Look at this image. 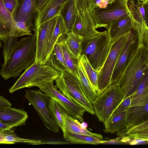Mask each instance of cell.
Returning <instances> with one entry per match:
<instances>
[{
	"instance_id": "obj_26",
	"label": "cell",
	"mask_w": 148,
	"mask_h": 148,
	"mask_svg": "<svg viewBox=\"0 0 148 148\" xmlns=\"http://www.w3.org/2000/svg\"><path fill=\"white\" fill-rule=\"evenodd\" d=\"M83 38L72 32L66 35L65 42L70 52L76 58L79 59L81 55Z\"/></svg>"
},
{
	"instance_id": "obj_9",
	"label": "cell",
	"mask_w": 148,
	"mask_h": 148,
	"mask_svg": "<svg viewBox=\"0 0 148 148\" xmlns=\"http://www.w3.org/2000/svg\"><path fill=\"white\" fill-rule=\"evenodd\" d=\"M90 12L96 28L103 27L106 29L115 20L131 16L127 7L126 0H114L105 8H91Z\"/></svg>"
},
{
	"instance_id": "obj_20",
	"label": "cell",
	"mask_w": 148,
	"mask_h": 148,
	"mask_svg": "<svg viewBox=\"0 0 148 148\" xmlns=\"http://www.w3.org/2000/svg\"><path fill=\"white\" fill-rule=\"evenodd\" d=\"M127 127L136 125L148 121V102L129 106L126 109Z\"/></svg>"
},
{
	"instance_id": "obj_5",
	"label": "cell",
	"mask_w": 148,
	"mask_h": 148,
	"mask_svg": "<svg viewBox=\"0 0 148 148\" xmlns=\"http://www.w3.org/2000/svg\"><path fill=\"white\" fill-rule=\"evenodd\" d=\"M124 97V94L118 83L111 84L98 95L92 104L95 114L104 125Z\"/></svg>"
},
{
	"instance_id": "obj_44",
	"label": "cell",
	"mask_w": 148,
	"mask_h": 148,
	"mask_svg": "<svg viewBox=\"0 0 148 148\" xmlns=\"http://www.w3.org/2000/svg\"><path fill=\"white\" fill-rule=\"evenodd\" d=\"M81 126L84 129H86L88 127V124L86 123L83 122L81 123Z\"/></svg>"
},
{
	"instance_id": "obj_19",
	"label": "cell",
	"mask_w": 148,
	"mask_h": 148,
	"mask_svg": "<svg viewBox=\"0 0 148 148\" xmlns=\"http://www.w3.org/2000/svg\"><path fill=\"white\" fill-rule=\"evenodd\" d=\"M128 10L134 23L148 27V4L139 0H126Z\"/></svg>"
},
{
	"instance_id": "obj_25",
	"label": "cell",
	"mask_w": 148,
	"mask_h": 148,
	"mask_svg": "<svg viewBox=\"0 0 148 148\" xmlns=\"http://www.w3.org/2000/svg\"><path fill=\"white\" fill-rule=\"evenodd\" d=\"M78 74V78L81 89L85 96L92 104L97 98L98 95L91 84L79 60Z\"/></svg>"
},
{
	"instance_id": "obj_39",
	"label": "cell",
	"mask_w": 148,
	"mask_h": 148,
	"mask_svg": "<svg viewBox=\"0 0 148 148\" xmlns=\"http://www.w3.org/2000/svg\"><path fill=\"white\" fill-rule=\"evenodd\" d=\"M114 0H95L91 8L102 9L106 8L108 5L112 2Z\"/></svg>"
},
{
	"instance_id": "obj_14",
	"label": "cell",
	"mask_w": 148,
	"mask_h": 148,
	"mask_svg": "<svg viewBox=\"0 0 148 148\" xmlns=\"http://www.w3.org/2000/svg\"><path fill=\"white\" fill-rule=\"evenodd\" d=\"M16 0V6L12 15L13 19L15 21L25 23L27 27L34 31L32 22L37 14L35 8L36 0Z\"/></svg>"
},
{
	"instance_id": "obj_45",
	"label": "cell",
	"mask_w": 148,
	"mask_h": 148,
	"mask_svg": "<svg viewBox=\"0 0 148 148\" xmlns=\"http://www.w3.org/2000/svg\"><path fill=\"white\" fill-rule=\"evenodd\" d=\"M146 4H148V0H139Z\"/></svg>"
},
{
	"instance_id": "obj_32",
	"label": "cell",
	"mask_w": 148,
	"mask_h": 148,
	"mask_svg": "<svg viewBox=\"0 0 148 148\" xmlns=\"http://www.w3.org/2000/svg\"><path fill=\"white\" fill-rule=\"evenodd\" d=\"M49 105L56 122L62 131L64 138L66 133L65 115L67 112L62 107L51 98L49 99Z\"/></svg>"
},
{
	"instance_id": "obj_33",
	"label": "cell",
	"mask_w": 148,
	"mask_h": 148,
	"mask_svg": "<svg viewBox=\"0 0 148 148\" xmlns=\"http://www.w3.org/2000/svg\"><path fill=\"white\" fill-rule=\"evenodd\" d=\"M106 132L112 134L127 127L126 110L114 116L110 122L105 126Z\"/></svg>"
},
{
	"instance_id": "obj_7",
	"label": "cell",
	"mask_w": 148,
	"mask_h": 148,
	"mask_svg": "<svg viewBox=\"0 0 148 148\" xmlns=\"http://www.w3.org/2000/svg\"><path fill=\"white\" fill-rule=\"evenodd\" d=\"M25 97L32 105L49 130L55 133L60 131V127L49 106L50 97L40 89L25 90Z\"/></svg>"
},
{
	"instance_id": "obj_37",
	"label": "cell",
	"mask_w": 148,
	"mask_h": 148,
	"mask_svg": "<svg viewBox=\"0 0 148 148\" xmlns=\"http://www.w3.org/2000/svg\"><path fill=\"white\" fill-rule=\"evenodd\" d=\"M95 0H75L78 9L84 12L90 10L92 4Z\"/></svg>"
},
{
	"instance_id": "obj_6",
	"label": "cell",
	"mask_w": 148,
	"mask_h": 148,
	"mask_svg": "<svg viewBox=\"0 0 148 148\" xmlns=\"http://www.w3.org/2000/svg\"><path fill=\"white\" fill-rule=\"evenodd\" d=\"M55 80L56 86L69 100L84 108L92 115L95 114L92 104L83 93L78 78L71 73L63 71Z\"/></svg>"
},
{
	"instance_id": "obj_35",
	"label": "cell",
	"mask_w": 148,
	"mask_h": 148,
	"mask_svg": "<svg viewBox=\"0 0 148 148\" xmlns=\"http://www.w3.org/2000/svg\"><path fill=\"white\" fill-rule=\"evenodd\" d=\"M18 41L17 37L10 36L3 42L4 46L3 55L4 62H5L9 57L13 48Z\"/></svg>"
},
{
	"instance_id": "obj_15",
	"label": "cell",
	"mask_w": 148,
	"mask_h": 148,
	"mask_svg": "<svg viewBox=\"0 0 148 148\" xmlns=\"http://www.w3.org/2000/svg\"><path fill=\"white\" fill-rule=\"evenodd\" d=\"M68 0H48L37 13L34 22L35 31L46 22L59 15Z\"/></svg>"
},
{
	"instance_id": "obj_17",
	"label": "cell",
	"mask_w": 148,
	"mask_h": 148,
	"mask_svg": "<svg viewBox=\"0 0 148 148\" xmlns=\"http://www.w3.org/2000/svg\"><path fill=\"white\" fill-rule=\"evenodd\" d=\"M28 117L27 112L22 109L0 107V121L12 128L25 125Z\"/></svg>"
},
{
	"instance_id": "obj_38",
	"label": "cell",
	"mask_w": 148,
	"mask_h": 148,
	"mask_svg": "<svg viewBox=\"0 0 148 148\" xmlns=\"http://www.w3.org/2000/svg\"><path fill=\"white\" fill-rule=\"evenodd\" d=\"M128 138L121 137H119L115 139L109 140H100L99 144H122L129 143Z\"/></svg>"
},
{
	"instance_id": "obj_11",
	"label": "cell",
	"mask_w": 148,
	"mask_h": 148,
	"mask_svg": "<svg viewBox=\"0 0 148 148\" xmlns=\"http://www.w3.org/2000/svg\"><path fill=\"white\" fill-rule=\"evenodd\" d=\"M139 44L138 32L134 28L130 32L125 43L120 53L112 75L111 84L118 83Z\"/></svg>"
},
{
	"instance_id": "obj_4",
	"label": "cell",
	"mask_w": 148,
	"mask_h": 148,
	"mask_svg": "<svg viewBox=\"0 0 148 148\" xmlns=\"http://www.w3.org/2000/svg\"><path fill=\"white\" fill-rule=\"evenodd\" d=\"M60 72L46 64L34 62L25 70L14 84L9 90L12 93L24 88H30L49 80L55 81L60 75Z\"/></svg>"
},
{
	"instance_id": "obj_22",
	"label": "cell",
	"mask_w": 148,
	"mask_h": 148,
	"mask_svg": "<svg viewBox=\"0 0 148 148\" xmlns=\"http://www.w3.org/2000/svg\"><path fill=\"white\" fill-rule=\"evenodd\" d=\"M117 132L119 137L148 141V121Z\"/></svg>"
},
{
	"instance_id": "obj_27",
	"label": "cell",
	"mask_w": 148,
	"mask_h": 148,
	"mask_svg": "<svg viewBox=\"0 0 148 148\" xmlns=\"http://www.w3.org/2000/svg\"><path fill=\"white\" fill-rule=\"evenodd\" d=\"M65 126L66 130L73 133L92 136L102 139V136L98 134L92 133L87 129H84L81 126V123L77 119L69 116L66 113L65 115Z\"/></svg>"
},
{
	"instance_id": "obj_28",
	"label": "cell",
	"mask_w": 148,
	"mask_h": 148,
	"mask_svg": "<svg viewBox=\"0 0 148 148\" xmlns=\"http://www.w3.org/2000/svg\"><path fill=\"white\" fill-rule=\"evenodd\" d=\"M65 37L66 35H62L59 37L64 57L71 73L78 78V64L79 59H77L74 57L69 50L65 42Z\"/></svg>"
},
{
	"instance_id": "obj_1",
	"label": "cell",
	"mask_w": 148,
	"mask_h": 148,
	"mask_svg": "<svg viewBox=\"0 0 148 148\" xmlns=\"http://www.w3.org/2000/svg\"><path fill=\"white\" fill-rule=\"evenodd\" d=\"M36 53L35 35L22 38L16 44L8 59L1 65L0 75L5 80L17 77L34 62Z\"/></svg>"
},
{
	"instance_id": "obj_29",
	"label": "cell",
	"mask_w": 148,
	"mask_h": 148,
	"mask_svg": "<svg viewBox=\"0 0 148 148\" xmlns=\"http://www.w3.org/2000/svg\"><path fill=\"white\" fill-rule=\"evenodd\" d=\"M76 10L75 0H68L61 11L68 32L71 30L76 15Z\"/></svg>"
},
{
	"instance_id": "obj_40",
	"label": "cell",
	"mask_w": 148,
	"mask_h": 148,
	"mask_svg": "<svg viewBox=\"0 0 148 148\" xmlns=\"http://www.w3.org/2000/svg\"><path fill=\"white\" fill-rule=\"evenodd\" d=\"M4 5L8 11L13 14L16 6V0H3Z\"/></svg>"
},
{
	"instance_id": "obj_42",
	"label": "cell",
	"mask_w": 148,
	"mask_h": 148,
	"mask_svg": "<svg viewBox=\"0 0 148 148\" xmlns=\"http://www.w3.org/2000/svg\"><path fill=\"white\" fill-rule=\"evenodd\" d=\"M12 104L7 99L0 95V107H10Z\"/></svg>"
},
{
	"instance_id": "obj_3",
	"label": "cell",
	"mask_w": 148,
	"mask_h": 148,
	"mask_svg": "<svg viewBox=\"0 0 148 148\" xmlns=\"http://www.w3.org/2000/svg\"><path fill=\"white\" fill-rule=\"evenodd\" d=\"M111 41L107 30L83 40L81 55H85L92 67L100 73L110 50Z\"/></svg>"
},
{
	"instance_id": "obj_16",
	"label": "cell",
	"mask_w": 148,
	"mask_h": 148,
	"mask_svg": "<svg viewBox=\"0 0 148 148\" xmlns=\"http://www.w3.org/2000/svg\"><path fill=\"white\" fill-rule=\"evenodd\" d=\"M10 36L18 37L16 21L0 0V40L3 42Z\"/></svg>"
},
{
	"instance_id": "obj_8",
	"label": "cell",
	"mask_w": 148,
	"mask_h": 148,
	"mask_svg": "<svg viewBox=\"0 0 148 148\" xmlns=\"http://www.w3.org/2000/svg\"><path fill=\"white\" fill-rule=\"evenodd\" d=\"M129 32L112 42L109 53L100 71L98 95L111 85V77L114 69Z\"/></svg>"
},
{
	"instance_id": "obj_12",
	"label": "cell",
	"mask_w": 148,
	"mask_h": 148,
	"mask_svg": "<svg viewBox=\"0 0 148 148\" xmlns=\"http://www.w3.org/2000/svg\"><path fill=\"white\" fill-rule=\"evenodd\" d=\"M58 15L46 22L34 31L36 53L34 62L35 64H45L46 63L45 60L46 50L55 26Z\"/></svg>"
},
{
	"instance_id": "obj_31",
	"label": "cell",
	"mask_w": 148,
	"mask_h": 148,
	"mask_svg": "<svg viewBox=\"0 0 148 148\" xmlns=\"http://www.w3.org/2000/svg\"><path fill=\"white\" fill-rule=\"evenodd\" d=\"M64 138L73 144L97 145L99 144L100 140L94 136L76 133L67 130Z\"/></svg>"
},
{
	"instance_id": "obj_2",
	"label": "cell",
	"mask_w": 148,
	"mask_h": 148,
	"mask_svg": "<svg viewBox=\"0 0 148 148\" xmlns=\"http://www.w3.org/2000/svg\"><path fill=\"white\" fill-rule=\"evenodd\" d=\"M148 69V49L139 44L117 83L127 97L133 94Z\"/></svg>"
},
{
	"instance_id": "obj_23",
	"label": "cell",
	"mask_w": 148,
	"mask_h": 148,
	"mask_svg": "<svg viewBox=\"0 0 148 148\" xmlns=\"http://www.w3.org/2000/svg\"><path fill=\"white\" fill-rule=\"evenodd\" d=\"M148 102V69L146 71L137 88L133 94L129 106Z\"/></svg>"
},
{
	"instance_id": "obj_43",
	"label": "cell",
	"mask_w": 148,
	"mask_h": 148,
	"mask_svg": "<svg viewBox=\"0 0 148 148\" xmlns=\"http://www.w3.org/2000/svg\"><path fill=\"white\" fill-rule=\"evenodd\" d=\"M11 129L10 125L0 121V135L6 131Z\"/></svg>"
},
{
	"instance_id": "obj_46",
	"label": "cell",
	"mask_w": 148,
	"mask_h": 148,
	"mask_svg": "<svg viewBox=\"0 0 148 148\" xmlns=\"http://www.w3.org/2000/svg\"><path fill=\"white\" fill-rule=\"evenodd\" d=\"M2 47V44L1 41V40H0V48L1 47Z\"/></svg>"
},
{
	"instance_id": "obj_34",
	"label": "cell",
	"mask_w": 148,
	"mask_h": 148,
	"mask_svg": "<svg viewBox=\"0 0 148 148\" xmlns=\"http://www.w3.org/2000/svg\"><path fill=\"white\" fill-rule=\"evenodd\" d=\"M0 141L13 142L24 143L36 145L40 143V140L24 138L18 136L11 129L6 131L0 135Z\"/></svg>"
},
{
	"instance_id": "obj_36",
	"label": "cell",
	"mask_w": 148,
	"mask_h": 148,
	"mask_svg": "<svg viewBox=\"0 0 148 148\" xmlns=\"http://www.w3.org/2000/svg\"><path fill=\"white\" fill-rule=\"evenodd\" d=\"M133 94L127 97L124 96L122 101L113 111L104 126L107 125L114 116L126 110L129 106Z\"/></svg>"
},
{
	"instance_id": "obj_18",
	"label": "cell",
	"mask_w": 148,
	"mask_h": 148,
	"mask_svg": "<svg viewBox=\"0 0 148 148\" xmlns=\"http://www.w3.org/2000/svg\"><path fill=\"white\" fill-rule=\"evenodd\" d=\"M134 28V23L130 15L119 18L112 22L106 29L111 42L127 33Z\"/></svg>"
},
{
	"instance_id": "obj_24",
	"label": "cell",
	"mask_w": 148,
	"mask_h": 148,
	"mask_svg": "<svg viewBox=\"0 0 148 148\" xmlns=\"http://www.w3.org/2000/svg\"><path fill=\"white\" fill-rule=\"evenodd\" d=\"M68 32L64 20L61 13L58 15L56 24L47 45L45 54L46 63L49 56L58 38Z\"/></svg>"
},
{
	"instance_id": "obj_21",
	"label": "cell",
	"mask_w": 148,
	"mask_h": 148,
	"mask_svg": "<svg viewBox=\"0 0 148 148\" xmlns=\"http://www.w3.org/2000/svg\"><path fill=\"white\" fill-rule=\"evenodd\" d=\"M46 64L51 66L60 73L63 71L71 73L65 60L59 38L54 46Z\"/></svg>"
},
{
	"instance_id": "obj_10",
	"label": "cell",
	"mask_w": 148,
	"mask_h": 148,
	"mask_svg": "<svg viewBox=\"0 0 148 148\" xmlns=\"http://www.w3.org/2000/svg\"><path fill=\"white\" fill-rule=\"evenodd\" d=\"M53 82V80H49L39 84L36 86L62 107L69 115L81 122H84L82 116L86 112L85 109L63 95L54 85Z\"/></svg>"
},
{
	"instance_id": "obj_13",
	"label": "cell",
	"mask_w": 148,
	"mask_h": 148,
	"mask_svg": "<svg viewBox=\"0 0 148 148\" xmlns=\"http://www.w3.org/2000/svg\"><path fill=\"white\" fill-rule=\"evenodd\" d=\"M70 31L82 37L83 40L92 37L99 33L95 27L90 10L81 12L77 5L76 14Z\"/></svg>"
},
{
	"instance_id": "obj_30",
	"label": "cell",
	"mask_w": 148,
	"mask_h": 148,
	"mask_svg": "<svg viewBox=\"0 0 148 148\" xmlns=\"http://www.w3.org/2000/svg\"><path fill=\"white\" fill-rule=\"evenodd\" d=\"M79 60L91 84L97 94L100 72L92 67L85 55H81Z\"/></svg>"
},
{
	"instance_id": "obj_41",
	"label": "cell",
	"mask_w": 148,
	"mask_h": 148,
	"mask_svg": "<svg viewBox=\"0 0 148 148\" xmlns=\"http://www.w3.org/2000/svg\"><path fill=\"white\" fill-rule=\"evenodd\" d=\"M48 1V0H36L35 8L37 13L42 8Z\"/></svg>"
}]
</instances>
